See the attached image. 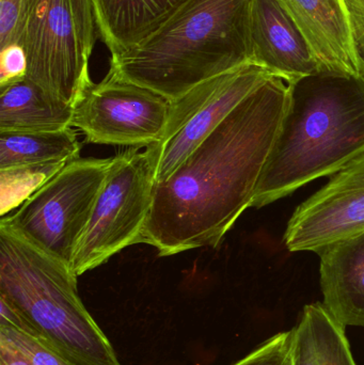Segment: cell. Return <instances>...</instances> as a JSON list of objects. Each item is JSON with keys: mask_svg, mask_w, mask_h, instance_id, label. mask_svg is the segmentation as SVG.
<instances>
[{"mask_svg": "<svg viewBox=\"0 0 364 365\" xmlns=\"http://www.w3.org/2000/svg\"><path fill=\"white\" fill-rule=\"evenodd\" d=\"M288 105L271 76L244 98L166 181L155 182L142 242L158 257L217 248L251 207Z\"/></svg>", "mask_w": 364, "mask_h": 365, "instance_id": "cell-1", "label": "cell"}, {"mask_svg": "<svg viewBox=\"0 0 364 365\" xmlns=\"http://www.w3.org/2000/svg\"><path fill=\"white\" fill-rule=\"evenodd\" d=\"M288 85V108L251 207L335 175L364 155V79L318 71Z\"/></svg>", "mask_w": 364, "mask_h": 365, "instance_id": "cell-2", "label": "cell"}, {"mask_svg": "<svg viewBox=\"0 0 364 365\" xmlns=\"http://www.w3.org/2000/svg\"><path fill=\"white\" fill-rule=\"evenodd\" d=\"M251 0H187L155 31L111 56L124 81L177 101L214 77L251 63Z\"/></svg>", "mask_w": 364, "mask_h": 365, "instance_id": "cell-3", "label": "cell"}, {"mask_svg": "<svg viewBox=\"0 0 364 365\" xmlns=\"http://www.w3.org/2000/svg\"><path fill=\"white\" fill-rule=\"evenodd\" d=\"M68 264L0 221V297L31 334L71 365H122L77 289Z\"/></svg>", "mask_w": 364, "mask_h": 365, "instance_id": "cell-4", "label": "cell"}, {"mask_svg": "<svg viewBox=\"0 0 364 365\" xmlns=\"http://www.w3.org/2000/svg\"><path fill=\"white\" fill-rule=\"evenodd\" d=\"M111 163L113 158L71 160L2 222L71 266Z\"/></svg>", "mask_w": 364, "mask_h": 365, "instance_id": "cell-5", "label": "cell"}, {"mask_svg": "<svg viewBox=\"0 0 364 365\" xmlns=\"http://www.w3.org/2000/svg\"><path fill=\"white\" fill-rule=\"evenodd\" d=\"M155 162L149 150H126L113 158L89 225L73 257L77 277L142 242L155 186Z\"/></svg>", "mask_w": 364, "mask_h": 365, "instance_id": "cell-6", "label": "cell"}, {"mask_svg": "<svg viewBox=\"0 0 364 365\" xmlns=\"http://www.w3.org/2000/svg\"><path fill=\"white\" fill-rule=\"evenodd\" d=\"M19 43L27 53V78L49 96L74 106L93 83L72 0H23Z\"/></svg>", "mask_w": 364, "mask_h": 365, "instance_id": "cell-7", "label": "cell"}, {"mask_svg": "<svg viewBox=\"0 0 364 365\" xmlns=\"http://www.w3.org/2000/svg\"><path fill=\"white\" fill-rule=\"evenodd\" d=\"M171 113L172 101L109 70L75 103L72 128L90 143L147 148L162 140Z\"/></svg>", "mask_w": 364, "mask_h": 365, "instance_id": "cell-8", "label": "cell"}, {"mask_svg": "<svg viewBox=\"0 0 364 365\" xmlns=\"http://www.w3.org/2000/svg\"><path fill=\"white\" fill-rule=\"evenodd\" d=\"M273 76L254 63L214 77L173 101L164 138L147 149L155 162V181H166L182 163L261 83Z\"/></svg>", "mask_w": 364, "mask_h": 365, "instance_id": "cell-9", "label": "cell"}, {"mask_svg": "<svg viewBox=\"0 0 364 365\" xmlns=\"http://www.w3.org/2000/svg\"><path fill=\"white\" fill-rule=\"evenodd\" d=\"M364 233V155L301 203L284 236L291 252L312 251Z\"/></svg>", "mask_w": 364, "mask_h": 365, "instance_id": "cell-10", "label": "cell"}, {"mask_svg": "<svg viewBox=\"0 0 364 365\" xmlns=\"http://www.w3.org/2000/svg\"><path fill=\"white\" fill-rule=\"evenodd\" d=\"M250 62L290 83L320 70L301 28L281 0H251Z\"/></svg>", "mask_w": 364, "mask_h": 365, "instance_id": "cell-11", "label": "cell"}, {"mask_svg": "<svg viewBox=\"0 0 364 365\" xmlns=\"http://www.w3.org/2000/svg\"><path fill=\"white\" fill-rule=\"evenodd\" d=\"M327 309L344 326L364 327V233L318 251Z\"/></svg>", "mask_w": 364, "mask_h": 365, "instance_id": "cell-12", "label": "cell"}, {"mask_svg": "<svg viewBox=\"0 0 364 365\" xmlns=\"http://www.w3.org/2000/svg\"><path fill=\"white\" fill-rule=\"evenodd\" d=\"M307 38L321 71L357 75L343 0H281Z\"/></svg>", "mask_w": 364, "mask_h": 365, "instance_id": "cell-13", "label": "cell"}, {"mask_svg": "<svg viewBox=\"0 0 364 365\" xmlns=\"http://www.w3.org/2000/svg\"><path fill=\"white\" fill-rule=\"evenodd\" d=\"M187 0H91L98 36L111 56L155 31Z\"/></svg>", "mask_w": 364, "mask_h": 365, "instance_id": "cell-14", "label": "cell"}, {"mask_svg": "<svg viewBox=\"0 0 364 365\" xmlns=\"http://www.w3.org/2000/svg\"><path fill=\"white\" fill-rule=\"evenodd\" d=\"M74 106L30 79L0 88V132H56L72 128Z\"/></svg>", "mask_w": 364, "mask_h": 365, "instance_id": "cell-15", "label": "cell"}, {"mask_svg": "<svg viewBox=\"0 0 364 365\" xmlns=\"http://www.w3.org/2000/svg\"><path fill=\"white\" fill-rule=\"evenodd\" d=\"M293 331V365H357L345 326L323 302L307 304Z\"/></svg>", "mask_w": 364, "mask_h": 365, "instance_id": "cell-16", "label": "cell"}, {"mask_svg": "<svg viewBox=\"0 0 364 365\" xmlns=\"http://www.w3.org/2000/svg\"><path fill=\"white\" fill-rule=\"evenodd\" d=\"M80 150L72 128L56 132H0V170L66 164L79 158Z\"/></svg>", "mask_w": 364, "mask_h": 365, "instance_id": "cell-17", "label": "cell"}, {"mask_svg": "<svg viewBox=\"0 0 364 365\" xmlns=\"http://www.w3.org/2000/svg\"><path fill=\"white\" fill-rule=\"evenodd\" d=\"M64 165H45L0 170L1 217L6 216V212L12 210L15 206L23 204Z\"/></svg>", "mask_w": 364, "mask_h": 365, "instance_id": "cell-18", "label": "cell"}, {"mask_svg": "<svg viewBox=\"0 0 364 365\" xmlns=\"http://www.w3.org/2000/svg\"><path fill=\"white\" fill-rule=\"evenodd\" d=\"M0 336L19 349L32 365H71L42 341L17 328L0 325Z\"/></svg>", "mask_w": 364, "mask_h": 365, "instance_id": "cell-19", "label": "cell"}, {"mask_svg": "<svg viewBox=\"0 0 364 365\" xmlns=\"http://www.w3.org/2000/svg\"><path fill=\"white\" fill-rule=\"evenodd\" d=\"M293 329L279 332L231 365H293Z\"/></svg>", "mask_w": 364, "mask_h": 365, "instance_id": "cell-20", "label": "cell"}, {"mask_svg": "<svg viewBox=\"0 0 364 365\" xmlns=\"http://www.w3.org/2000/svg\"><path fill=\"white\" fill-rule=\"evenodd\" d=\"M28 57L21 43L0 47V88L27 78Z\"/></svg>", "mask_w": 364, "mask_h": 365, "instance_id": "cell-21", "label": "cell"}, {"mask_svg": "<svg viewBox=\"0 0 364 365\" xmlns=\"http://www.w3.org/2000/svg\"><path fill=\"white\" fill-rule=\"evenodd\" d=\"M357 75L364 79V0H343Z\"/></svg>", "mask_w": 364, "mask_h": 365, "instance_id": "cell-22", "label": "cell"}, {"mask_svg": "<svg viewBox=\"0 0 364 365\" xmlns=\"http://www.w3.org/2000/svg\"><path fill=\"white\" fill-rule=\"evenodd\" d=\"M72 6L79 42L85 57L90 61L98 36L92 13L91 0H72Z\"/></svg>", "mask_w": 364, "mask_h": 365, "instance_id": "cell-23", "label": "cell"}, {"mask_svg": "<svg viewBox=\"0 0 364 365\" xmlns=\"http://www.w3.org/2000/svg\"><path fill=\"white\" fill-rule=\"evenodd\" d=\"M23 0H0V47L19 43Z\"/></svg>", "mask_w": 364, "mask_h": 365, "instance_id": "cell-24", "label": "cell"}, {"mask_svg": "<svg viewBox=\"0 0 364 365\" xmlns=\"http://www.w3.org/2000/svg\"><path fill=\"white\" fill-rule=\"evenodd\" d=\"M0 365H32L29 360L6 339L0 336Z\"/></svg>", "mask_w": 364, "mask_h": 365, "instance_id": "cell-25", "label": "cell"}]
</instances>
